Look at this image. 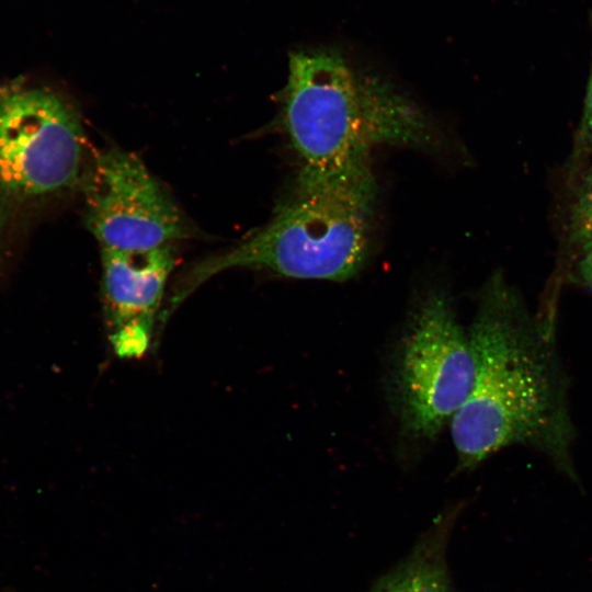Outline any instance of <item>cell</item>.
<instances>
[{
	"label": "cell",
	"mask_w": 592,
	"mask_h": 592,
	"mask_svg": "<svg viewBox=\"0 0 592 592\" xmlns=\"http://www.w3.org/2000/svg\"><path fill=\"white\" fill-rule=\"evenodd\" d=\"M283 126L303 166L367 159L377 145L432 149L434 127L411 101L355 75L330 49L294 52L284 91Z\"/></svg>",
	"instance_id": "3957f363"
},
{
	"label": "cell",
	"mask_w": 592,
	"mask_h": 592,
	"mask_svg": "<svg viewBox=\"0 0 592 592\" xmlns=\"http://www.w3.org/2000/svg\"><path fill=\"white\" fill-rule=\"evenodd\" d=\"M84 148L61 95L24 78L0 84V238L22 210L77 185Z\"/></svg>",
	"instance_id": "277c9868"
},
{
	"label": "cell",
	"mask_w": 592,
	"mask_h": 592,
	"mask_svg": "<svg viewBox=\"0 0 592 592\" xmlns=\"http://www.w3.org/2000/svg\"><path fill=\"white\" fill-rule=\"evenodd\" d=\"M455 512L441 514L411 553L368 592H453L446 551Z\"/></svg>",
	"instance_id": "ba28073f"
},
{
	"label": "cell",
	"mask_w": 592,
	"mask_h": 592,
	"mask_svg": "<svg viewBox=\"0 0 592 592\" xmlns=\"http://www.w3.org/2000/svg\"><path fill=\"white\" fill-rule=\"evenodd\" d=\"M571 242L580 253L592 249V173L587 175L576 195L569 220Z\"/></svg>",
	"instance_id": "9c48e42d"
},
{
	"label": "cell",
	"mask_w": 592,
	"mask_h": 592,
	"mask_svg": "<svg viewBox=\"0 0 592 592\" xmlns=\"http://www.w3.org/2000/svg\"><path fill=\"white\" fill-rule=\"evenodd\" d=\"M475 361L468 331L443 291L423 296L401 337L391 373V397L406 434L435 439L465 403Z\"/></svg>",
	"instance_id": "5b68a950"
},
{
	"label": "cell",
	"mask_w": 592,
	"mask_h": 592,
	"mask_svg": "<svg viewBox=\"0 0 592 592\" xmlns=\"http://www.w3.org/2000/svg\"><path fill=\"white\" fill-rule=\"evenodd\" d=\"M376 195L368 158L334 167L303 166L265 226L183 275L162 311L163 319L203 283L229 269L333 282L355 276L371 250Z\"/></svg>",
	"instance_id": "7a4b0ae2"
},
{
	"label": "cell",
	"mask_w": 592,
	"mask_h": 592,
	"mask_svg": "<svg viewBox=\"0 0 592 592\" xmlns=\"http://www.w3.org/2000/svg\"><path fill=\"white\" fill-rule=\"evenodd\" d=\"M475 377L449 425L457 469L471 470L510 446L548 458L577 479L576 426L556 340V311H531L500 273L482 287L467 330Z\"/></svg>",
	"instance_id": "6da1fadb"
},
{
	"label": "cell",
	"mask_w": 592,
	"mask_h": 592,
	"mask_svg": "<svg viewBox=\"0 0 592 592\" xmlns=\"http://www.w3.org/2000/svg\"><path fill=\"white\" fill-rule=\"evenodd\" d=\"M101 299L105 330L119 358H139L150 346L168 277L171 244L147 251L101 249Z\"/></svg>",
	"instance_id": "52a82bcc"
},
{
	"label": "cell",
	"mask_w": 592,
	"mask_h": 592,
	"mask_svg": "<svg viewBox=\"0 0 592 592\" xmlns=\"http://www.w3.org/2000/svg\"><path fill=\"white\" fill-rule=\"evenodd\" d=\"M576 145L580 151L592 149V71L587 89L583 114L577 134Z\"/></svg>",
	"instance_id": "30bf717a"
},
{
	"label": "cell",
	"mask_w": 592,
	"mask_h": 592,
	"mask_svg": "<svg viewBox=\"0 0 592 592\" xmlns=\"http://www.w3.org/2000/svg\"><path fill=\"white\" fill-rule=\"evenodd\" d=\"M84 224L101 249L147 251L190 237L181 210L134 155L100 152L84 174Z\"/></svg>",
	"instance_id": "8992f818"
},
{
	"label": "cell",
	"mask_w": 592,
	"mask_h": 592,
	"mask_svg": "<svg viewBox=\"0 0 592 592\" xmlns=\"http://www.w3.org/2000/svg\"><path fill=\"white\" fill-rule=\"evenodd\" d=\"M573 278L592 294V249L580 253L574 266Z\"/></svg>",
	"instance_id": "8fae6325"
}]
</instances>
